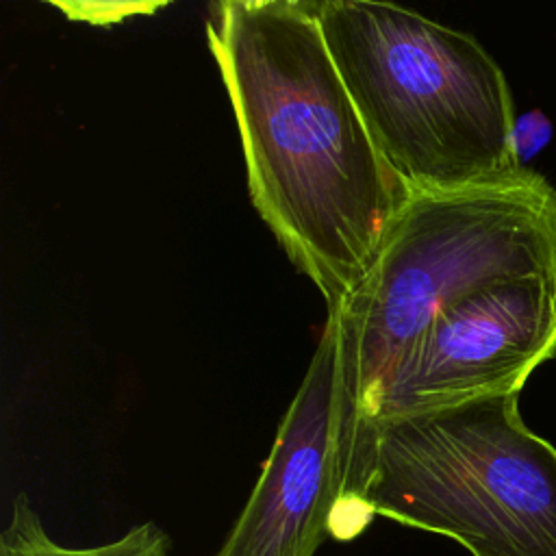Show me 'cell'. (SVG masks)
I'll return each instance as SVG.
<instances>
[{
	"instance_id": "obj_6",
	"label": "cell",
	"mask_w": 556,
	"mask_h": 556,
	"mask_svg": "<svg viewBox=\"0 0 556 556\" xmlns=\"http://www.w3.org/2000/svg\"><path fill=\"white\" fill-rule=\"evenodd\" d=\"M554 354L556 276L493 282L434 317L356 428L484 395L519 393L530 374Z\"/></svg>"
},
{
	"instance_id": "obj_7",
	"label": "cell",
	"mask_w": 556,
	"mask_h": 556,
	"mask_svg": "<svg viewBox=\"0 0 556 556\" xmlns=\"http://www.w3.org/2000/svg\"><path fill=\"white\" fill-rule=\"evenodd\" d=\"M0 556H172V539L161 526L146 521L109 543L70 547L48 534L30 500L20 493L0 534Z\"/></svg>"
},
{
	"instance_id": "obj_2",
	"label": "cell",
	"mask_w": 556,
	"mask_h": 556,
	"mask_svg": "<svg viewBox=\"0 0 556 556\" xmlns=\"http://www.w3.org/2000/svg\"><path fill=\"white\" fill-rule=\"evenodd\" d=\"M517 395L358 426L332 534L382 515L471 556H556V447L526 426Z\"/></svg>"
},
{
	"instance_id": "obj_5",
	"label": "cell",
	"mask_w": 556,
	"mask_h": 556,
	"mask_svg": "<svg viewBox=\"0 0 556 556\" xmlns=\"http://www.w3.org/2000/svg\"><path fill=\"white\" fill-rule=\"evenodd\" d=\"M352 432L343 324L328 308L261 476L215 556H315L345 495Z\"/></svg>"
},
{
	"instance_id": "obj_3",
	"label": "cell",
	"mask_w": 556,
	"mask_h": 556,
	"mask_svg": "<svg viewBox=\"0 0 556 556\" xmlns=\"http://www.w3.org/2000/svg\"><path fill=\"white\" fill-rule=\"evenodd\" d=\"M315 11L374 146L415 193L526 167L508 80L473 35L389 2L321 0Z\"/></svg>"
},
{
	"instance_id": "obj_4",
	"label": "cell",
	"mask_w": 556,
	"mask_h": 556,
	"mask_svg": "<svg viewBox=\"0 0 556 556\" xmlns=\"http://www.w3.org/2000/svg\"><path fill=\"white\" fill-rule=\"evenodd\" d=\"M528 276H556V189L547 178L523 167L493 185L415 193L358 287L334 306L354 428L443 308Z\"/></svg>"
},
{
	"instance_id": "obj_1",
	"label": "cell",
	"mask_w": 556,
	"mask_h": 556,
	"mask_svg": "<svg viewBox=\"0 0 556 556\" xmlns=\"http://www.w3.org/2000/svg\"><path fill=\"white\" fill-rule=\"evenodd\" d=\"M206 39L258 215L328 308L341 306L415 191L374 146L315 0L217 2Z\"/></svg>"
}]
</instances>
